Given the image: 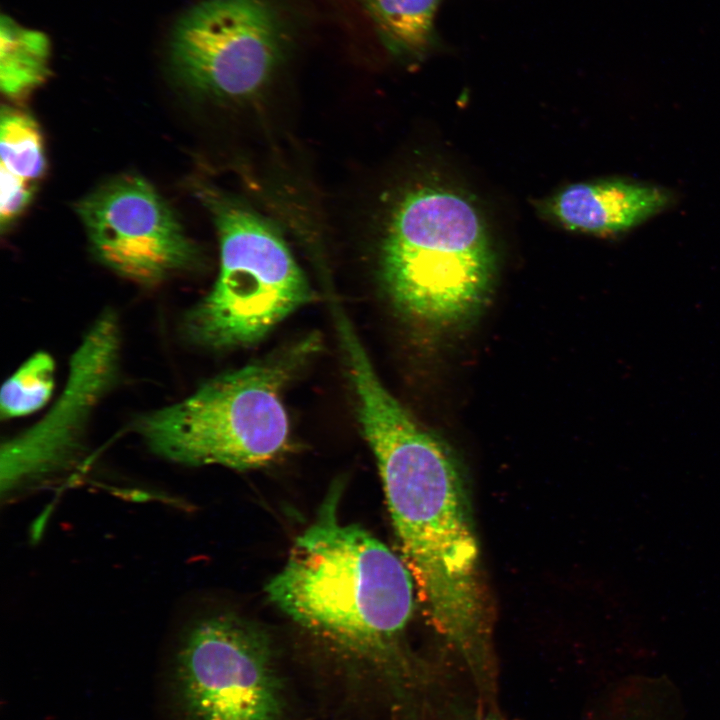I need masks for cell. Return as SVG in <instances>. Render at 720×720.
<instances>
[{
	"label": "cell",
	"mask_w": 720,
	"mask_h": 720,
	"mask_svg": "<svg viewBox=\"0 0 720 720\" xmlns=\"http://www.w3.org/2000/svg\"><path fill=\"white\" fill-rule=\"evenodd\" d=\"M348 366L401 558L434 627L481 674L490 624L460 466L450 448L386 389L368 355H354Z\"/></svg>",
	"instance_id": "6da1fadb"
},
{
	"label": "cell",
	"mask_w": 720,
	"mask_h": 720,
	"mask_svg": "<svg viewBox=\"0 0 720 720\" xmlns=\"http://www.w3.org/2000/svg\"><path fill=\"white\" fill-rule=\"evenodd\" d=\"M333 488L268 582L269 600L302 627L359 649L385 648L404 632L414 581L403 559L367 530L339 519Z\"/></svg>",
	"instance_id": "7a4b0ae2"
},
{
	"label": "cell",
	"mask_w": 720,
	"mask_h": 720,
	"mask_svg": "<svg viewBox=\"0 0 720 720\" xmlns=\"http://www.w3.org/2000/svg\"><path fill=\"white\" fill-rule=\"evenodd\" d=\"M381 272L393 302L432 324H453L486 301L494 252L476 207L438 187L407 193L396 206L381 252Z\"/></svg>",
	"instance_id": "3957f363"
},
{
	"label": "cell",
	"mask_w": 720,
	"mask_h": 720,
	"mask_svg": "<svg viewBox=\"0 0 720 720\" xmlns=\"http://www.w3.org/2000/svg\"><path fill=\"white\" fill-rule=\"evenodd\" d=\"M314 345L304 341L217 376L188 398L142 417L138 431L154 452L178 463L237 470L263 466L287 447L282 390Z\"/></svg>",
	"instance_id": "277c9868"
},
{
	"label": "cell",
	"mask_w": 720,
	"mask_h": 720,
	"mask_svg": "<svg viewBox=\"0 0 720 720\" xmlns=\"http://www.w3.org/2000/svg\"><path fill=\"white\" fill-rule=\"evenodd\" d=\"M220 244L211 291L185 317L196 344L225 349L252 344L311 300L308 282L279 233L261 216L225 197L204 198Z\"/></svg>",
	"instance_id": "5b68a950"
},
{
	"label": "cell",
	"mask_w": 720,
	"mask_h": 720,
	"mask_svg": "<svg viewBox=\"0 0 720 720\" xmlns=\"http://www.w3.org/2000/svg\"><path fill=\"white\" fill-rule=\"evenodd\" d=\"M172 686L184 720H281L270 641L233 614L201 618L185 631L174 655Z\"/></svg>",
	"instance_id": "8992f818"
},
{
	"label": "cell",
	"mask_w": 720,
	"mask_h": 720,
	"mask_svg": "<svg viewBox=\"0 0 720 720\" xmlns=\"http://www.w3.org/2000/svg\"><path fill=\"white\" fill-rule=\"evenodd\" d=\"M284 34L263 0H204L178 21L170 43L177 77L189 88L222 99H244L270 80Z\"/></svg>",
	"instance_id": "52a82bcc"
},
{
	"label": "cell",
	"mask_w": 720,
	"mask_h": 720,
	"mask_svg": "<svg viewBox=\"0 0 720 720\" xmlns=\"http://www.w3.org/2000/svg\"><path fill=\"white\" fill-rule=\"evenodd\" d=\"M77 211L97 259L137 283H160L196 261L197 249L174 212L141 177L105 183Z\"/></svg>",
	"instance_id": "ba28073f"
},
{
	"label": "cell",
	"mask_w": 720,
	"mask_h": 720,
	"mask_svg": "<svg viewBox=\"0 0 720 720\" xmlns=\"http://www.w3.org/2000/svg\"><path fill=\"white\" fill-rule=\"evenodd\" d=\"M119 348L117 321L105 314L73 354L66 386L53 407L36 425L3 446V473L9 482L50 467L73 447L115 377Z\"/></svg>",
	"instance_id": "9c48e42d"
},
{
	"label": "cell",
	"mask_w": 720,
	"mask_h": 720,
	"mask_svg": "<svg viewBox=\"0 0 720 720\" xmlns=\"http://www.w3.org/2000/svg\"><path fill=\"white\" fill-rule=\"evenodd\" d=\"M664 188L625 179H606L566 187L552 200L554 217L570 230L590 234L627 231L671 202Z\"/></svg>",
	"instance_id": "30bf717a"
},
{
	"label": "cell",
	"mask_w": 720,
	"mask_h": 720,
	"mask_svg": "<svg viewBox=\"0 0 720 720\" xmlns=\"http://www.w3.org/2000/svg\"><path fill=\"white\" fill-rule=\"evenodd\" d=\"M50 40L8 15L0 21V86L8 98H21L41 85L49 73Z\"/></svg>",
	"instance_id": "8fae6325"
},
{
	"label": "cell",
	"mask_w": 720,
	"mask_h": 720,
	"mask_svg": "<svg viewBox=\"0 0 720 720\" xmlns=\"http://www.w3.org/2000/svg\"><path fill=\"white\" fill-rule=\"evenodd\" d=\"M384 45L394 54L423 56L434 42L440 0H360Z\"/></svg>",
	"instance_id": "7c38bea8"
},
{
	"label": "cell",
	"mask_w": 720,
	"mask_h": 720,
	"mask_svg": "<svg viewBox=\"0 0 720 720\" xmlns=\"http://www.w3.org/2000/svg\"><path fill=\"white\" fill-rule=\"evenodd\" d=\"M0 169L33 184L46 170L44 143L36 121L24 111L4 107L0 124Z\"/></svg>",
	"instance_id": "4fadbf2b"
},
{
	"label": "cell",
	"mask_w": 720,
	"mask_h": 720,
	"mask_svg": "<svg viewBox=\"0 0 720 720\" xmlns=\"http://www.w3.org/2000/svg\"><path fill=\"white\" fill-rule=\"evenodd\" d=\"M54 383L53 358L45 352L34 354L3 384L1 416L14 418L35 412L50 399Z\"/></svg>",
	"instance_id": "5bb4252c"
},
{
	"label": "cell",
	"mask_w": 720,
	"mask_h": 720,
	"mask_svg": "<svg viewBox=\"0 0 720 720\" xmlns=\"http://www.w3.org/2000/svg\"><path fill=\"white\" fill-rule=\"evenodd\" d=\"M1 200L0 224L1 227L10 225L30 204L35 184L0 169Z\"/></svg>",
	"instance_id": "9a60e30c"
}]
</instances>
